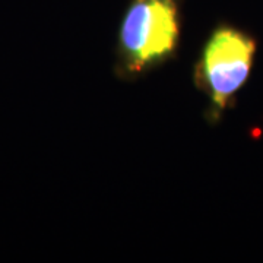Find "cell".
<instances>
[{"instance_id": "7a4b0ae2", "label": "cell", "mask_w": 263, "mask_h": 263, "mask_svg": "<svg viewBox=\"0 0 263 263\" xmlns=\"http://www.w3.org/2000/svg\"><path fill=\"white\" fill-rule=\"evenodd\" d=\"M257 47V38L234 24L219 22L211 31L193 69V82L208 100L209 124H218L235 105L252 75Z\"/></svg>"}, {"instance_id": "6da1fadb", "label": "cell", "mask_w": 263, "mask_h": 263, "mask_svg": "<svg viewBox=\"0 0 263 263\" xmlns=\"http://www.w3.org/2000/svg\"><path fill=\"white\" fill-rule=\"evenodd\" d=\"M184 0H130L116 43L114 73L133 82L177 56Z\"/></svg>"}]
</instances>
